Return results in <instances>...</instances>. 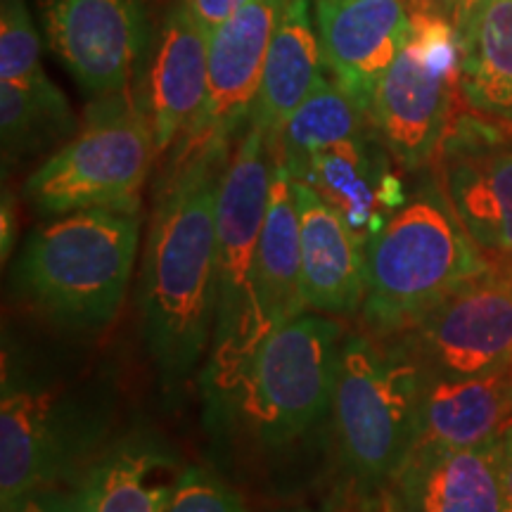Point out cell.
Wrapping results in <instances>:
<instances>
[{
    "label": "cell",
    "mask_w": 512,
    "mask_h": 512,
    "mask_svg": "<svg viewBox=\"0 0 512 512\" xmlns=\"http://www.w3.org/2000/svg\"><path fill=\"white\" fill-rule=\"evenodd\" d=\"M230 138H211L174 157L145 242L143 337L166 384L195 373L216 320V200Z\"/></svg>",
    "instance_id": "obj_1"
},
{
    "label": "cell",
    "mask_w": 512,
    "mask_h": 512,
    "mask_svg": "<svg viewBox=\"0 0 512 512\" xmlns=\"http://www.w3.org/2000/svg\"><path fill=\"white\" fill-rule=\"evenodd\" d=\"M140 245V207L53 216L31 230L12 264V287L62 328L100 330L124 302Z\"/></svg>",
    "instance_id": "obj_2"
},
{
    "label": "cell",
    "mask_w": 512,
    "mask_h": 512,
    "mask_svg": "<svg viewBox=\"0 0 512 512\" xmlns=\"http://www.w3.org/2000/svg\"><path fill=\"white\" fill-rule=\"evenodd\" d=\"M363 323L394 337L491 266L437 181H425L363 245Z\"/></svg>",
    "instance_id": "obj_3"
},
{
    "label": "cell",
    "mask_w": 512,
    "mask_h": 512,
    "mask_svg": "<svg viewBox=\"0 0 512 512\" xmlns=\"http://www.w3.org/2000/svg\"><path fill=\"white\" fill-rule=\"evenodd\" d=\"M422 387L425 373L399 337L342 339L330 418L356 489L389 494L420 441Z\"/></svg>",
    "instance_id": "obj_4"
},
{
    "label": "cell",
    "mask_w": 512,
    "mask_h": 512,
    "mask_svg": "<svg viewBox=\"0 0 512 512\" xmlns=\"http://www.w3.org/2000/svg\"><path fill=\"white\" fill-rule=\"evenodd\" d=\"M342 330L323 313H302L268 332L221 392L216 418L233 420L261 448L280 451L332 413Z\"/></svg>",
    "instance_id": "obj_5"
},
{
    "label": "cell",
    "mask_w": 512,
    "mask_h": 512,
    "mask_svg": "<svg viewBox=\"0 0 512 512\" xmlns=\"http://www.w3.org/2000/svg\"><path fill=\"white\" fill-rule=\"evenodd\" d=\"M275 152L254 121L230 152L216 200V320L202 384L221 392L271 332L256 292V254L264 228Z\"/></svg>",
    "instance_id": "obj_6"
},
{
    "label": "cell",
    "mask_w": 512,
    "mask_h": 512,
    "mask_svg": "<svg viewBox=\"0 0 512 512\" xmlns=\"http://www.w3.org/2000/svg\"><path fill=\"white\" fill-rule=\"evenodd\" d=\"M155 157L150 112L131 93L100 98L86 126L27 178L24 197L43 216L140 207V188Z\"/></svg>",
    "instance_id": "obj_7"
},
{
    "label": "cell",
    "mask_w": 512,
    "mask_h": 512,
    "mask_svg": "<svg viewBox=\"0 0 512 512\" xmlns=\"http://www.w3.org/2000/svg\"><path fill=\"white\" fill-rule=\"evenodd\" d=\"M458 34L437 10L413 12L406 43L375 91L373 121L380 143L403 169H420L444 143L460 93Z\"/></svg>",
    "instance_id": "obj_8"
},
{
    "label": "cell",
    "mask_w": 512,
    "mask_h": 512,
    "mask_svg": "<svg viewBox=\"0 0 512 512\" xmlns=\"http://www.w3.org/2000/svg\"><path fill=\"white\" fill-rule=\"evenodd\" d=\"M102 422L76 396L29 382L15 368H3L0 406V505L27 491L76 484L98 456Z\"/></svg>",
    "instance_id": "obj_9"
},
{
    "label": "cell",
    "mask_w": 512,
    "mask_h": 512,
    "mask_svg": "<svg viewBox=\"0 0 512 512\" xmlns=\"http://www.w3.org/2000/svg\"><path fill=\"white\" fill-rule=\"evenodd\" d=\"M399 337L425 377H472L512 363V264L465 280Z\"/></svg>",
    "instance_id": "obj_10"
},
{
    "label": "cell",
    "mask_w": 512,
    "mask_h": 512,
    "mask_svg": "<svg viewBox=\"0 0 512 512\" xmlns=\"http://www.w3.org/2000/svg\"><path fill=\"white\" fill-rule=\"evenodd\" d=\"M48 46L83 91L131 93L147 50L145 0H43Z\"/></svg>",
    "instance_id": "obj_11"
},
{
    "label": "cell",
    "mask_w": 512,
    "mask_h": 512,
    "mask_svg": "<svg viewBox=\"0 0 512 512\" xmlns=\"http://www.w3.org/2000/svg\"><path fill=\"white\" fill-rule=\"evenodd\" d=\"M287 0H252L209 31L207 100L176 155L211 138H235L252 121L273 31Z\"/></svg>",
    "instance_id": "obj_12"
},
{
    "label": "cell",
    "mask_w": 512,
    "mask_h": 512,
    "mask_svg": "<svg viewBox=\"0 0 512 512\" xmlns=\"http://www.w3.org/2000/svg\"><path fill=\"white\" fill-rule=\"evenodd\" d=\"M325 69L370 117L375 91L413 27L406 0H313Z\"/></svg>",
    "instance_id": "obj_13"
},
{
    "label": "cell",
    "mask_w": 512,
    "mask_h": 512,
    "mask_svg": "<svg viewBox=\"0 0 512 512\" xmlns=\"http://www.w3.org/2000/svg\"><path fill=\"white\" fill-rule=\"evenodd\" d=\"M389 498L392 512H512L496 441L467 448L418 444Z\"/></svg>",
    "instance_id": "obj_14"
},
{
    "label": "cell",
    "mask_w": 512,
    "mask_h": 512,
    "mask_svg": "<svg viewBox=\"0 0 512 512\" xmlns=\"http://www.w3.org/2000/svg\"><path fill=\"white\" fill-rule=\"evenodd\" d=\"M209 31L188 0H176L164 15L150 69V112L157 155L188 136L207 100Z\"/></svg>",
    "instance_id": "obj_15"
},
{
    "label": "cell",
    "mask_w": 512,
    "mask_h": 512,
    "mask_svg": "<svg viewBox=\"0 0 512 512\" xmlns=\"http://www.w3.org/2000/svg\"><path fill=\"white\" fill-rule=\"evenodd\" d=\"M302 245V292L306 309L351 316L366 299L363 245L347 221L306 183L292 181Z\"/></svg>",
    "instance_id": "obj_16"
},
{
    "label": "cell",
    "mask_w": 512,
    "mask_h": 512,
    "mask_svg": "<svg viewBox=\"0 0 512 512\" xmlns=\"http://www.w3.org/2000/svg\"><path fill=\"white\" fill-rule=\"evenodd\" d=\"M387 152V147L368 140L363 133L318 152L297 178L347 221L361 245H366L406 200L399 181L389 171Z\"/></svg>",
    "instance_id": "obj_17"
},
{
    "label": "cell",
    "mask_w": 512,
    "mask_h": 512,
    "mask_svg": "<svg viewBox=\"0 0 512 512\" xmlns=\"http://www.w3.org/2000/svg\"><path fill=\"white\" fill-rule=\"evenodd\" d=\"M181 460L164 439L138 432L105 448L76 479L81 512H166Z\"/></svg>",
    "instance_id": "obj_18"
},
{
    "label": "cell",
    "mask_w": 512,
    "mask_h": 512,
    "mask_svg": "<svg viewBox=\"0 0 512 512\" xmlns=\"http://www.w3.org/2000/svg\"><path fill=\"white\" fill-rule=\"evenodd\" d=\"M444 192L482 252L512 259V150L456 143L441 164Z\"/></svg>",
    "instance_id": "obj_19"
},
{
    "label": "cell",
    "mask_w": 512,
    "mask_h": 512,
    "mask_svg": "<svg viewBox=\"0 0 512 512\" xmlns=\"http://www.w3.org/2000/svg\"><path fill=\"white\" fill-rule=\"evenodd\" d=\"M512 422V363L472 377H425L418 444H491Z\"/></svg>",
    "instance_id": "obj_20"
},
{
    "label": "cell",
    "mask_w": 512,
    "mask_h": 512,
    "mask_svg": "<svg viewBox=\"0 0 512 512\" xmlns=\"http://www.w3.org/2000/svg\"><path fill=\"white\" fill-rule=\"evenodd\" d=\"M311 3L313 0H287L268 46L252 121L266 133L271 147L290 114L309 98L323 76V53Z\"/></svg>",
    "instance_id": "obj_21"
},
{
    "label": "cell",
    "mask_w": 512,
    "mask_h": 512,
    "mask_svg": "<svg viewBox=\"0 0 512 512\" xmlns=\"http://www.w3.org/2000/svg\"><path fill=\"white\" fill-rule=\"evenodd\" d=\"M256 292L271 330L306 311L297 202L292 176L278 159L273 166L266 219L256 254Z\"/></svg>",
    "instance_id": "obj_22"
},
{
    "label": "cell",
    "mask_w": 512,
    "mask_h": 512,
    "mask_svg": "<svg viewBox=\"0 0 512 512\" xmlns=\"http://www.w3.org/2000/svg\"><path fill=\"white\" fill-rule=\"evenodd\" d=\"M460 95L484 117L512 124V0H484L458 36Z\"/></svg>",
    "instance_id": "obj_23"
},
{
    "label": "cell",
    "mask_w": 512,
    "mask_h": 512,
    "mask_svg": "<svg viewBox=\"0 0 512 512\" xmlns=\"http://www.w3.org/2000/svg\"><path fill=\"white\" fill-rule=\"evenodd\" d=\"M368 114L349 98L335 81L320 76L316 88L302 105L290 114L275 138V159L285 166L292 181L304 174L306 164L318 152L342 143V140L363 136V121Z\"/></svg>",
    "instance_id": "obj_24"
},
{
    "label": "cell",
    "mask_w": 512,
    "mask_h": 512,
    "mask_svg": "<svg viewBox=\"0 0 512 512\" xmlns=\"http://www.w3.org/2000/svg\"><path fill=\"white\" fill-rule=\"evenodd\" d=\"M74 131V114L55 83L24 86L0 81L3 162L17 164Z\"/></svg>",
    "instance_id": "obj_25"
},
{
    "label": "cell",
    "mask_w": 512,
    "mask_h": 512,
    "mask_svg": "<svg viewBox=\"0 0 512 512\" xmlns=\"http://www.w3.org/2000/svg\"><path fill=\"white\" fill-rule=\"evenodd\" d=\"M0 81L24 86L53 83L43 72L41 41L31 22L27 0L0 3Z\"/></svg>",
    "instance_id": "obj_26"
},
{
    "label": "cell",
    "mask_w": 512,
    "mask_h": 512,
    "mask_svg": "<svg viewBox=\"0 0 512 512\" xmlns=\"http://www.w3.org/2000/svg\"><path fill=\"white\" fill-rule=\"evenodd\" d=\"M166 512H249L233 484L200 465L183 467Z\"/></svg>",
    "instance_id": "obj_27"
},
{
    "label": "cell",
    "mask_w": 512,
    "mask_h": 512,
    "mask_svg": "<svg viewBox=\"0 0 512 512\" xmlns=\"http://www.w3.org/2000/svg\"><path fill=\"white\" fill-rule=\"evenodd\" d=\"M0 512H81L74 484H53L27 491L15 501L0 505Z\"/></svg>",
    "instance_id": "obj_28"
},
{
    "label": "cell",
    "mask_w": 512,
    "mask_h": 512,
    "mask_svg": "<svg viewBox=\"0 0 512 512\" xmlns=\"http://www.w3.org/2000/svg\"><path fill=\"white\" fill-rule=\"evenodd\" d=\"M271 512H392V498L389 494H368V491L349 484V489L339 491L332 501L318 505H285V508H275Z\"/></svg>",
    "instance_id": "obj_29"
},
{
    "label": "cell",
    "mask_w": 512,
    "mask_h": 512,
    "mask_svg": "<svg viewBox=\"0 0 512 512\" xmlns=\"http://www.w3.org/2000/svg\"><path fill=\"white\" fill-rule=\"evenodd\" d=\"M195 17L207 31H214L219 24L226 22L230 15H235L240 8H245L252 0H188Z\"/></svg>",
    "instance_id": "obj_30"
},
{
    "label": "cell",
    "mask_w": 512,
    "mask_h": 512,
    "mask_svg": "<svg viewBox=\"0 0 512 512\" xmlns=\"http://www.w3.org/2000/svg\"><path fill=\"white\" fill-rule=\"evenodd\" d=\"M432 5L460 36L467 24L472 22V17L477 15V10L484 5V0H432Z\"/></svg>",
    "instance_id": "obj_31"
},
{
    "label": "cell",
    "mask_w": 512,
    "mask_h": 512,
    "mask_svg": "<svg viewBox=\"0 0 512 512\" xmlns=\"http://www.w3.org/2000/svg\"><path fill=\"white\" fill-rule=\"evenodd\" d=\"M496 448H498V463H501L505 491H508V498L512 503V422L501 432V437L496 439Z\"/></svg>",
    "instance_id": "obj_32"
},
{
    "label": "cell",
    "mask_w": 512,
    "mask_h": 512,
    "mask_svg": "<svg viewBox=\"0 0 512 512\" xmlns=\"http://www.w3.org/2000/svg\"><path fill=\"white\" fill-rule=\"evenodd\" d=\"M406 3L411 5L413 12H418V10H434L432 0H406Z\"/></svg>",
    "instance_id": "obj_33"
}]
</instances>
